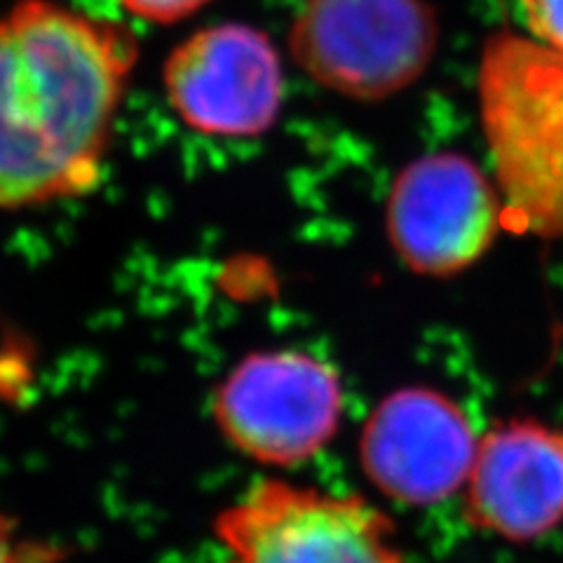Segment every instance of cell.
Instances as JSON below:
<instances>
[{
    "label": "cell",
    "instance_id": "cell-12",
    "mask_svg": "<svg viewBox=\"0 0 563 563\" xmlns=\"http://www.w3.org/2000/svg\"><path fill=\"white\" fill-rule=\"evenodd\" d=\"M209 3L211 0H120V5L134 14L136 20L163 26L184 22Z\"/></svg>",
    "mask_w": 563,
    "mask_h": 563
},
{
    "label": "cell",
    "instance_id": "cell-1",
    "mask_svg": "<svg viewBox=\"0 0 563 563\" xmlns=\"http://www.w3.org/2000/svg\"><path fill=\"white\" fill-rule=\"evenodd\" d=\"M136 62L128 26L59 0L0 14V211L99 188Z\"/></svg>",
    "mask_w": 563,
    "mask_h": 563
},
{
    "label": "cell",
    "instance_id": "cell-7",
    "mask_svg": "<svg viewBox=\"0 0 563 563\" xmlns=\"http://www.w3.org/2000/svg\"><path fill=\"white\" fill-rule=\"evenodd\" d=\"M505 209L488 176L461 153H430L404 167L385 209L387 238L409 271L451 277L496 242Z\"/></svg>",
    "mask_w": 563,
    "mask_h": 563
},
{
    "label": "cell",
    "instance_id": "cell-8",
    "mask_svg": "<svg viewBox=\"0 0 563 563\" xmlns=\"http://www.w3.org/2000/svg\"><path fill=\"white\" fill-rule=\"evenodd\" d=\"M479 439L465 411L430 387L387 395L364 422L360 465L385 498L430 507L461 490Z\"/></svg>",
    "mask_w": 563,
    "mask_h": 563
},
{
    "label": "cell",
    "instance_id": "cell-6",
    "mask_svg": "<svg viewBox=\"0 0 563 563\" xmlns=\"http://www.w3.org/2000/svg\"><path fill=\"white\" fill-rule=\"evenodd\" d=\"M163 90L184 128L209 139L266 134L285 101V68L266 33L240 22L205 26L176 45Z\"/></svg>",
    "mask_w": 563,
    "mask_h": 563
},
{
    "label": "cell",
    "instance_id": "cell-2",
    "mask_svg": "<svg viewBox=\"0 0 563 563\" xmlns=\"http://www.w3.org/2000/svg\"><path fill=\"white\" fill-rule=\"evenodd\" d=\"M477 92L505 221L563 238V52L519 33L490 35Z\"/></svg>",
    "mask_w": 563,
    "mask_h": 563
},
{
    "label": "cell",
    "instance_id": "cell-11",
    "mask_svg": "<svg viewBox=\"0 0 563 563\" xmlns=\"http://www.w3.org/2000/svg\"><path fill=\"white\" fill-rule=\"evenodd\" d=\"M519 3L536 38L563 52V0H519Z\"/></svg>",
    "mask_w": 563,
    "mask_h": 563
},
{
    "label": "cell",
    "instance_id": "cell-9",
    "mask_svg": "<svg viewBox=\"0 0 563 563\" xmlns=\"http://www.w3.org/2000/svg\"><path fill=\"white\" fill-rule=\"evenodd\" d=\"M465 517L477 531L533 542L563 523V430L507 420L479 439L465 484Z\"/></svg>",
    "mask_w": 563,
    "mask_h": 563
},
{
    "label": "cell",
    "instance_id": "cell-3",
    "mask_svg": "<svg viewBox=\"0 0 563 563\" xmlns=\"http://www.w3.org/2000/svg\"><path fill=\"white\" fill-rule=\"evenodd\" d=\"M439 43L428 0H310L289 52L324 90L357 101L399 95L426 74Z\"/></svg>",
    "mask_w": 563,
    "mask_h": 563
},
{
    "label": "cell",
    "instance_id": "cell-10",
    "mask_svg": "<svg viewBox=\"0 0 563 563\" xmlns=\"http://www.w3.org/2000/svg\"><path fill=\"white\" fill-rule=\"evenodd\" d=\"M59 544L24 538L16 521L0 512V563H59Z\"/></svg>",
    "mask_w": 563,
    "mask_h": 563
},
{
    "label": "cell",
    "instance_id": "cell-4",
    "mask_svg": "<svg viewBox=\"0 0 563 563\" xmlns=\"http://www.w3.org/2000/svg\"><path fill=\"white\" fill-rule=\"evenodd\" d=\"M221 563H407L395 523L362 496L261 479L214 519Z\"/></svg>",
    "mask_w": 563,
    "mask_h": 563
},
{
    "label": "cell",
    "instance_id": "cell-5",
    "mask_svg": "<svg viewBox=\"0 0 563 563\" xmlns=\"http://www.w3.org/2000/svg\"><path fill=\"white\" fill-rule=\"evenodd\" d=\"M343 387L336 368L298 350H266L240 360L211 397L223 439L263 465L310 461L339 432Z\"/></svg>",
    "mask_w": 563,
    "mask_h": 563
}]
</instances>
